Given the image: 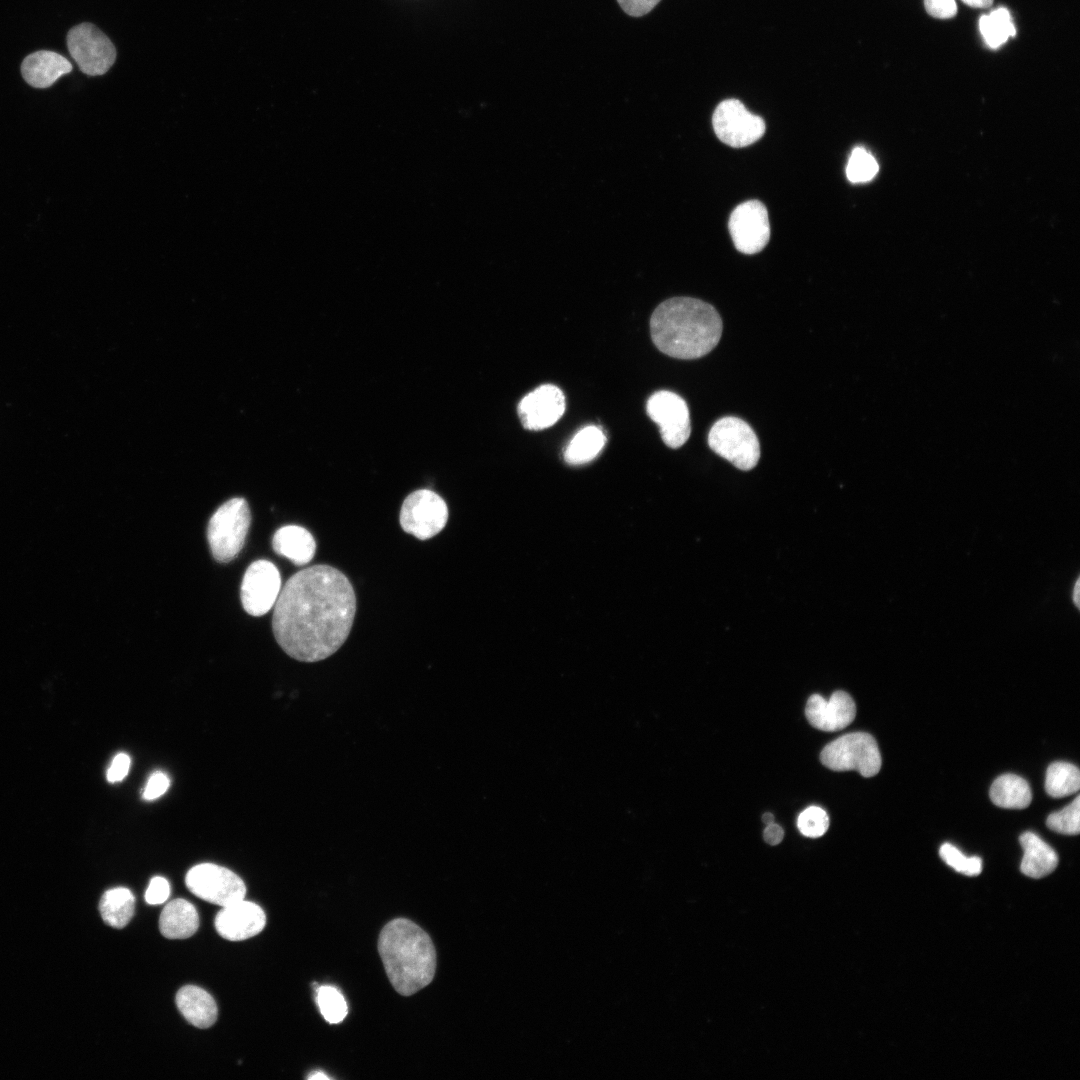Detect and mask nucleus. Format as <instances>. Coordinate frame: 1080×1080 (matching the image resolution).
<instances>
[{
    "label": "nucleus",
    "instance_id": "f257e3e1",
    "mask_svg": "<svg viewBox=\"0 0 1080 1080\" xmlns=\"http://www.w3.org/2000/svg\"><path fill=\"white\" fill-rule=\"evenodd\" d=\"M356 613L349 579L329 565H314L294 574L274 605L272 628L284 652L302 662L334 654L346 641Z\"/></svg>",
    "mask_w": 1080,
    "mask_h": 1080
},
{
    "label": "nucleus",
    "instance_id": "f03ea898",
    "mask_svg": "<svg viewBox=\"0 0 1080 1080\" xmlns=\"http://www.w3.org/2000/svg\"><path fill=\"white\" fill-rule=\"evenodd\" d=\"M655 346L678 359H695L718 344L722 320L710 304L691 297H673L659 304L650 319Z\"/></svg>",
    "mask_w": 1080,
    "mask_h": 1080
},
{
    "label": "nucleus",
    "instance_id": "7ed1b4c3",
    "mask_svg": "<svg viewBox=\"0 0 1080 1080\" xmlns=\"http://www.w3.org/2000/svg\"><path fill=\"white\" fill-rule=\"evenodd\" d=\"M378 951L388 979L400 995H413L433 980L437 962L434 944L411 920L388 922L379 934Z\"/></svg>",
    "mask_w": 1080,
    "mask_h": 1080
},
{
    "label": "nucleus",
    "instance_id": "20e7f679",
    "mask_svg": "<svg viewBox=\"0 0 1080 1080\" xmlns=\"http://www.w3.org/2000/svg\"><path fill=\"white\" fill-rule=\"evenodd\" d=\"M250 521V510L243 498L230 499L216 510L207 528L208 542L216 561L229 562L239 554Z\"/></svg>",
    "mask_w": 1080,
    "mask_h": 1080
},
{
    "label": "nucleus",
    "instance_id": "39448f33",
    "mask_svg": "<svg viewBox=\"0 0 1080 1080\" xmlns=\"http://www.w3.org/2000/svg\"><path fill=\"white\" fill-rule=\"evenodd\" d=\"M820 760L833 771H857L864 777L876 775L882 765L874 737L865 732L845 734L827 744Z\"/></svg>",
    "mask_w": 1080,
    "mask_h": 1080
},
{
    "label": "nucleus",
    "instance_id": "423d86ee",
    "mask_svg": "<svg viewBox=\"0 0 1080 1080\" xmlns=\"http://www.w3.org/2000/svg\"><path fill=\"white\" fill-rule=\"evenodd\" d=\"M709 447L740 470H751L760 458V444L753 429L740 418L723 417L708 434Z\"/></svg>",
    "mask_w": 1080,
    "mask_h": 1080
},
{
    "label": "nucleus",
    "instance_id": "0eeeda50",
    "mask_svg": "<svg viewBox=\"0 0 1080 1080\" xmlns=\"http://www.w3.org/2000/svg\"><path fill=\"white\" fill-rule=\"evenodd\" d=\"M66 42L79 69L89 76L105 74L116 60V49L111 40L91 23L72 27Z\"/></svg>",
    "mask_w": 1080,
    "mask_h": 1080
},
{
    "label": "nucleus",
    "instance_id": "6e6552de",
    "mask_svg": "<svg viewBox=\"0 0 1080 1080\" xmlns=\"http://www.w3.org/2000/svg\"><path fill=\"white\" fill-rule=\"evenodd\" d=\"M185 883L191 893L221 907L244 899L246 894V886L238 875L212 863L192 867Z\"/></svg>",
    "mask_w": 1080,
    "mask_h": 1080
},
{
    "label": "nucleus",
    "instance_id": "1a4fd4ad",
    "mask_svg": "<svg viewBox=\"0 0 1080 1080\" xmlns=\"http://www.w3.org/2000/svg\"><path fill=\"white\" fill-rule=\"evenodd\" d=\"M399 519L405 532L420 540H427L445 527L448 508L438 494L428 489H420L405 498Z\"/></svg>",
    "mask_w": 1080,
    "mask_h": 1080
},
{
    "label": "nucleus",
    "instance_id": "9d476101",
    "mask_svg": "<svg viewBox=\"0 0 1080 1080\" xmlns=\"http://www.w3.org/2000/svg\"><path fill=\"white\" fill-rule=\"evenodd\" d=\"M712 124L716 136L734 148L756 142L765 132L764 120L752 114L737 99L720 102L713 113Z\"/></svg>",
    "mask_w": 1080,
    "mask_h": 1080
},
{
    "label": "nucleus",
    "instance_id": "9b49d317",
    "mask_svg": "<svg viewBox=\"0 0 1080 1080\" xmlns=\"http://www.w3.org/2000/svg\"><path fill=\"white\" fill-rule=\"evenodd\" d=\"M648 416L658 424L663 442L670 448L681 447L689 438L691 424L689 409L678 394L661 390L647 401Z\"/></svg>",
    "mask_w": 1080,
    "mask_h": 1080
},
{
    "label": "nucleus",
    "instance_id": "f8f14e48",
    "mask_svg": "<svg viewBox=\"0 0 1080 1080\" xmlns=\"http://www.w3.org/2000/svg\"><path fill=\"white\" fill-rule=\"evenodd\" d=\"M728 226L734 246L745 254L760 252L770 238L768 213L758 200L738 205L730 215Z\"/></svg>",
    "mask_w": 1080,
    "mask_h": 1080
},
{
    "label": "nucleus",
    "instance_id": "ddd939ff",
    "mask_svg": "<svg viewBox=\"0 0 1080 1080\" xmlns=\"http://www.w3.org/2000/svg\"><path fill=\"white\" fill-rule=\"evenodd\" d=\"M281 591L277 567L267 560H257L246 570L241 585V601L252 616H262L274 607Z\"/></svg>",
    "mask_w": 1080,
    "mask_h": 1080
},
{
    "label": "nucleus",
    "instance_id": "4468645a",
    "mask_svg": "<svg viewBox=\"0 0 1080 1080\" xmlns=\"http://www.w3.org/2000/svg\"><path fill=\"white\" fill-rule=\"evenodd\" d=\"M565 411V396L555 385L544 384L528 393L518 405L524 428L542 430L554 425Z\"/></svg>",
    "mask_w": 1080,
    "mask_h": 1080
},
{
    "label": "nucleus",
    "instance_id": "2eb2a0df",
    "mask_svg": "<svg viewBox=\"0 0 1080 1080\" xmlns=\"http://www.w3.org/2000/svg\"><path fill=\"white\" fill-rule=\"evenodd\" d=\"M218 934L230 941H242L259 934L265 927L263 909L244 899L222 907L215 917Z\"/></svg>",
    "mask_w": 1080,
    "mask_h": 1080
},
{
    "label": "nucleus",
    "instance_id": "dca6fc26",
    "mask_svg": "<svg viewBox=\"0 0 1080 1080\" xmlns=\"http://www.w3.org/2000/svg\"><path fill=\"white\" fill-rule=\"evenodd\" d=\"M805 715L808 722L819 730L838 731L854 720L856 705L851 696L844 691H835L829 700L814 694L807 701Z\"/></svg>",
    "mask_w": 1080,
    "mask_h": 1080
},
{
    "label": "nucleus",
    "instance_id": "f3484780",
    "mask_svg": "<svg viewBox=\"0 0 1080 1080\" xmlns=\"http://www.w3.org/2000/svg\"><path fill=\"white\" fill-rule=\"evenodd\" d=\"M71 62L49 50H39L26 56L21 64L24 80L34 88H48L61 76L72 71Z\"/></svg>",
    "mask_w": 1080,
    "mask_h": 1080
},
{
    "label": "nucleus",
    "instance_id": "a211bd4d",
    "mask_svg": "<svg viewBox=\"0 0 1080 1080\" xmlns=\"http://www.w3.org/2000/svg\"><path fill=\"white\" fill-rule=\"evenodd\" d=\"M176 1005L184 1018L197 1028L212 1026L217 1019V1005L204 989L186 985L176 994Z\"/></svg>",
    "mask_w": 1080,
    "mask_h": 1080
},
{
    "label": "nucleus",
    "instance_id": "6ab92c4d",
    "mask_svg": "<svg viewBox=\"0 0 1080 1080\" xmlns=\"http://www.w3.org/2000/svg\"><path fill=\"white\" fill-rule=\"evenodd\" d=\"M275 552L302 566L312 560L316 543L312 534L305 528L288 525L279 528L272 539Z\"/></svg>",
    "mask_w": 1080,
    "mask_h": 1080
},
{
    "label": "nucleus",
    "instance_id": "aec40b11",
    "mask_svg": "<svg viewBox=\"0 0 1080 1080\" xmlns=\"http://www.w3.org/2000/svg\"><path fill=\"white\" fill-rule=\"evenodd\" d=\"M199 927L196 908L185 899H174L165 905L159 918V929L168 939H185Z\"/></svg>",
    "mask_w": 1080,
    "mask_h": 1080
},
{
    "label": "nucleus",
    "instance_id": "412c9836",
    "mask_svg": "<svg viewBox=\"0 0 1080 1080\" xmlns=\"http://www.w3.org/2000/svg\"><path fill=\"white\" fill-rule=\"evenodd\" d=\"M1024 855L1021 872L1031 878H1042L1055 870L1058 856L1052 847L1033 832H1025L1019 838Z\"/></svg>",
    "mask_w": 1080,
    "mask_h": 1080
},
{
    "label": "nucleus",
    "instance_id": "4be33fe9",
    "mask_svg": "<svg viewBox=\"0 0 1080 1080\" xmlns=\"http://www.w3.org/2000/svg\"><path fill=\"white\" fill-rule=\"evenodd\" d=\"M989 795L996 806L1009 809L1026 808L1032 800L1028 782L1014 774H1004L995 779Z\"/></svg>",
    "mask_w": 1080,
    "mask_h": 1080
},
{
    "label": "nucleus",
    "instance_id": "5701e85b",
    "mask_svg": "<svg viewBox=\"0 0 1080 1080\" xmlns=\"http://www.w3.org/2000/svg\"><path fill=\"white\" fill-rule=\"evenodd\" d=\"M134 910V895L124 887L107 890L99 902V911L103 921L117 929L125 927L130 922Z\"/></svg>",
    "mask_w": 1080,
    "mask_h": 1080
},
{
    "label": "nucleus",
    "instance_id": "b1692460",
    "mask_svg": "<svg viewBox=\"0 0 1080 1080\" xmlns=\"http://www.w3.org/2000/svg\"><path fill=\"white\" fill-rule=\"evenodd\" d=\"M603 430L589 425L579 430L564 450V459L572 465H579L593 460L606 443Z\"/></svg>",
    "mask_w": 1080,
    "mask_h": 1080
},
{
    "label": "nucleus",
    "instance_id": "393cba45",
    "mask_svg": "<svg viewBox=\"0 0 1080 1080\" xmlns=\"http://www.w3.org/2000/svg\"><path fill=\"white\" fill-rule=\"evenodd\" d=\"M979 29L986 45L991 49L1001 47L1016 35V28L1009 10L998 7L979 19Z\"/></svg>",
    "mask_w": 1080,
    "mask_h": 1080
},
{
    "label": "nucleus",
    "instance_id": "a878e982",
    "mask_svg": "<svg viewBox=\"0 0 1080 1080\" xmlns=\"http://www.w3.org/2000/svg\"><path fill=\"white\" fill-rule=\"evenodd\" d=\"M1080 788L1079 769L1068 762H1054L1049 765L1045 790L1053 798H1061L1076 793Z\"/></svg>",
    "mask_w": 1080,
    "mask_h": 1080
},
{
    "label": "nucleus",
    "instance_id": "bb28decb",
    "mask_svg": "<svg viewBox=\"0 0 1080 1080\" xmlns=\"http://www.w3.org/2000/svg\"><path fill=\"white\" fill-rule=\"evenodd\" d=\"M878 170L879 165L871 153L863 147L853 149L846 166V176L850 182H868L876 176Z\"/></svg>",
    "mask_w": 1080,
    "mask_h": 1080
},
{
    "label": "nucleus",
    "instance_id": "cd10ccee",
    "mask_svg": "<svg viewBox=\"0 0 1080 1080\" xmlns=\"http://www.w3.org/2000/svg\"><path fill=\"white\" fill-rule=\"evenodd\" d=\"M317 1003L325 1020L331 1024L341 1022L348 1007L343 995L333 986H321L317 990Z\"/></svg>",
    "mask_w": 1080,
    "mask_h": 1080
},
{
    "label": "nucleus",
    "instance_id": "c85d7f7f",
    "mask_svg": "<svg viewBox=\"0 0 1080 1080\" xmlns=\"http://www.w3.org/2000/svg\"><path fill=\"white\" fill-rule=\"evenodd\" d=\"M1046 824L1057 833L1077 835L1080 832V797L1077 796L1062 810L1050 814Z\"/></svg>",
    "mask_w": 1080,
    "mask_h": 1080
},
{
    "label": "nucleus",
    "instance_id": "c756f323",
    "mask_svg": "<svg viewBox=\"0 0 1080 1080\" xmlns=\"http://www.w3.org/2000/svg\"><path fill=\"white\" fill-rule=\"evenodd\" d=\"M939 855L947 865L964 875L976 876L982 870L981 858L977 856L967 857L950 843H944L940 847Z\"/></svg>",
    "mask_w": 1080,
    "mask_h": 1080
},
{
    "label": "nucleus",
    "instance_id": "7c9ffc66",
    "mask_svg": "<svg viewBox=\"0 0 1080 1080\" xmlns=\"http://www.w3.org/2000/svg\"><path fill=\"white\" fill-rule=\"evenodd\" d=\"M797 826L804 836L818 838L827 831L829 817L824 809L818 806H810L799 814Z\"/></svg>",
    "mask_w": 1080,
    "mask_h": 1080
},
{
    "label": "nucleus",
    "instance_id": "2f4dec72",
    "mask_svg": "<svg viewBox=\"0 0 1080 1080\" xmlns=\"http://www.w3.org/2000/svg\"><path fill=\"white\" fill-rule=\"evenodd\" d=\"M170 895L169 882L160 876L153 877L150 880L148 888L145 892V900L148 904L158 905L164 903Z\"/></svg>",
    "mask_w": 1080,
    "mask_h": 1080
},
{
    "label": "nucleus",
    "instance_id": "473e14b6",
    "mask_svg": "<svg viewBox=\"0 0 1080 1080\" xmlns=\"http://www.w3.org/2000/svg\"><path fill=\"white\" fill-rule=\"evenodd\" d=\"M169 785H170V780H169L168 776L165 773H163L161 771L154 772L150 776V778H149V780H148V782H147V784H146V786H145V788L143 790V794H142L143 798L145 800H149V801L150 800H155V799L159 798L160 796H162L167 791V789L169 788Z\"/></svg>",
    "mask_w": 1080,
    "mask_h": 1080
},
{
    "label": "nucleus",
    "instance_id": "72a5a7b5",
    "mask_svg": "<svg viewBox=\"0 0 1080 1080\" xmlns=\"http://www.w3.org/2000/svg\"><path fill=\"white\" fill-rule=\"evenodd\" d=\"M928 14L939 19L952 18L957 13L955 0H924Z\"/></svg>",
    "mask_w": 1080,
    "mask_h": 1080
},
{
    "label": "nucleus",
    "instance_id": "f704fd0d",
    "mask_svg": "<svg viewBox=\"0 0 1080 1080\" xmlns=\"http://www.w3.org/2000/svg\"><path fill=\"white\" fill-rule=\"evenodd\" d=\"M130 757L125 753L117 754L108 768L107 780L110 783H115L123 780L129 772Z\"/></svg>",
    "mask_w": 1080,
    "mask_h": 1080
},
{
    "label": "nucleus",
    "instance_id": "c9c22d12",
    "mask_svg": "<svg viewBox=\"0 0 1080 1080\" xmlns=\"http://www.w3.org/2000/svg\"><path fill=\"white\" fill-rule=\"evenodd\" d=\"M620 7L630 16L639 17L650 12L660 0H617Z\"/></svg>",
    "mask_w": 1080,
    "mask_h": 1080
},
{
    "label": "nucleus",
    "instance_id": "e433bc0d",
    "mask_svg": "<svg viewBox=\"0 0 1080 1080\" xmlns=\"http://www.w3.org/2000/svg\"><path fill=\"white\" fill-rule=\"evenodd\" d=\"M763 837L768 844L777 845L782 841L784 837V831L781 826L773 822L766 825Z\"/></svg>",
    "mask_w": 1080,
    "mask_h": 1080
},
{
    "label": "nucleus",
    "instance_id": "4c0bfd02",
    "mask_svg": "<svg viewBox=\"0 0 1080 1080\" xmlns=\"http://www.w3.org/2000/svg\"><path fill=\"white\" fill-rule=\"evenodd\" d=\"M966 5L973 8H988L992 5L993 0H962Z\"/></svg>",
    "mask_w": 1080,
    "mask_h": 1080
},
{
    "label": "nucleus",
    "instance_id": "58836bf2",
    "mask_svg": "<svg viewBox=\"0 0 1080 1080\" xmlns=\"http://www.w3.org/2000/svg\"><path fill=\"white\" fill-rule=\"evenodd\" d=\"M1079 587H1080L1079 579H1077V581L1075 583V586H1074V593H1073V601H1074V603L1076 604L1077 607H1079V592H1080Z\"/></svg>",
    "mask_w": 1080,
    "mask_h": 1080
},
{
    "label": "nucleus",
    "instance_id": "ea45409f",
    "mask_svg": "<svg viewBox=\"0 0 1080 1080\" xmlns=\"http://www.w3.org/2000/svg\"><path fill=\"white\" fill-rule=\"evenodd\" d=\"M762 821H763V823H764V824H766V825H768V824H771V823H773V822H774V816H773V814H772V813H769V812H768V813H764V814H763V816H762Z\"/></svg>",
    "mask_w": 1080,
    "mask_h": 1080
},
{
    "label": "nucleus",
    "instance_id": "a19ab883",
    "mask_svg": "<svg viewBox=\"0 0 1080 1080\" xmlns=\"http://www.w3.org/2000/svg\"><path fill=\"white\" fill-rule=\"evenodd\" d=\"M308 1078H309L310 1080H314V1079H329V1077H328L327 1075H325V1074H324L323 1072H319V1071H317V1072H315V1073L311 1074V1075H310V1076H309Z\"/></svg>",
    "mask_w": 1080,
    "mask_h": 1080
}]
</instances>
